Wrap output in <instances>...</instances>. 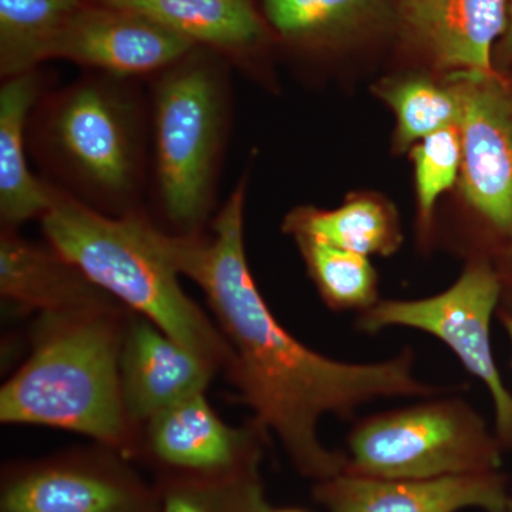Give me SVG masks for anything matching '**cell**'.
Here are the masks:
<instances>
[{
  "label": "cell",
  "instance_id": "cell-1",
  "mask_svg": "<svg viewBox=\"0 0 512 512\" xmlns=\"http://www.w3.org/2000/svg\"><path fill=\"white\" fill-rule=\"evenodd\" d=\"M248 171L210 224V234L174 235L160 228V245L178 275L204 292L231 360L225 372L254 413L262 433H272L292 466L309 480L338 476L346 454L319 439L326 414L350 419L363 404L386 397H429L444 392L417 379L414 353L404 348L379 363H346L320 355L293 338L275 318L249 269L244 241Z\"/></svg>",
  "mask_w": 512,
  "mask_h": 512
},
{
  "label": "cell",
  "instance_id": "cell-2",
  "mask_svg": "<svg viewBox=\"0 0 512 512\" xmlns=\"http://www.w3.org/2000/svg\"><path fill=\"white\" fill-rule=\"evenodd\" d=\"M42 180L109 217L147 214L151 111L144 80L87 72L42 94L28 121Z\"/></svg>",
  "mask_w": 512,
  "mask_h": 512
},
{
  "label": "cell",
  "instance_id": "cell-3",
  "mask_svg": "<svg viewBox=\"0 0 512 512\" xmlns=\"http://www.w3.org/2000/svg\"><path fill=\"white\" fill-rule=\"evenodd\" d=\"M133 313L116 305L40 315L29 359L0 390V421L73 431L134 460L140 431L120 386Z\"/></svg>",
  "mask_w": 512,
  "mask_h": 512
},
{
  "label": "cell",
  "instance_id": "cell-4",
  "mask_svg": "<svg viewBox=\"0 0 512 512\" xmlns=\"http://www.w3.org/2000/svg\"><path fill=\"white\" fill-rule=\"evenodd\" d=\"M39 221L47 244L94 285L217 369H227L228 343L181 288L150 215L109 217L52 187V204Z\"/></svg>",
  "mask_w": 512,
  "mask_h": 512
},
{
  "label": "cell",
  "instance_id": "cell-5",
  "mask_svg": "<svg viewBox=\"0 0 512 512\" xmlns=\"http://www.w3.org/2000/svg\"><path fill=\"white\" fill-rule=\"evenodd\" d=\"M231 67L218 53L194 47L146 80L150 194L170 234H202L214 218L232 126Z\"/></svg>",
  "mask_w": 512,
  "mask_h": 512
},
{
  "label": "cell",
  "instance_id": "cell-6",
  "mask_svg": "<svg viewBox=\"0 0 512 512\" xmlns=\"http://www.w3.org/2000/svg\"><path fill=\"white\" fill-rule=\"evenodd\" d=\"M345 473L387 480H437L500 471L503 447L477 410L440 397L357 421Z\"/></svg>",
  "mask_w": 512,
  "mask_h": 512
},
{
  "label": "cell",
  "instance_id": "cell-7",
  "mask_svg": "<svg viewBox=\"0 0 512 512\" xmlns=\"http://www.w3.org/2000/svg\"><path fill=\"white\" fill-rule=\"evenodd\" d=\"M501 301V284L493 262L476 256L447 291L414 301H379L359 313L356 328L377 333L404 326L430 333L453 350L461 365L487 387L494 403L495 436L512 450V393L498 370L490 326Z\"/></svg>",
  "mask_w": 512,
  "mask_h": 512
},
{
  "label": "cell",
  "instance_id": "cell-8",
  "mask_svg": "<svg viewBox=\"0 0 512 512\" xmlns=\"http://www.w3.org/2000/svg\"><path fill=\"white\" fill-rule=\"evenodd\" d=\"M0 512H160V494L128 458L96 444L3 466Z\"/></svg>",
  "mask_w": 512,
  "mask_h": 512
},
{
  "label": "cell",
  "instance_id": "cell-9",
  "mask_svg": "<svg viewBox=\"0 0 512 512\" xmlns=\"http://www.w3.org/2000/svg\"><path fill=\"white\" fill-rule=\"evenodd\" d=\"M461 99V173L471 211L494 238L512 244V80L493 72L446 74Z\"/></svg>",
  "mask_w": 512,
  "mask_h": 512
},
{
  "label": "cell",
  "instance_id": "cell-10",
  "mask_svg": "<svg viewBox=\"0 0 512 512\" xmlns=\"http://www.w3.org/2000/svg\"><path fill=\"white\" fill-rule=\"evenodd\" d=\"M266 436L254 421L232 427L204 393L188 397L148 420L137 454L157 480H218L259 470Z\"/></svg>",
  "mask_w": 512,
  "mask_h": 512
},
{
  "label": "cell",
  "instance_id": "cell-11",
  "mask_svg": "<svg viewBox=\"0 0 512 512\" xmlns=\"http://www.w3.org/2000/svg\"><path fill=\"white\" fill-rule=\"evenodd\" d=\"M194 47L141 13L87 0L64 30L55 60H67L86 72L146 82Z\"/></svg>",
  "mask_w": 512,
  "mask_h": 512
},
{
  "label": "cell",
  "instance_id": "cell-12",
  "mask_svg": "<svg viewBox=\"0 0 512 512\" xmlns=\"http://www.w3.org/2000/svg\"><path fill=\"white\" fill-rule=\"evenodd\" d=\"M312 493L328 512H504L511 497L501 471L437 480H387L343 471L316 481Z\"/></svg>",
  "mask_w": 512,
  "mask_h": 512
},
{
  "label": "cell",
  "instance_id": "cell-13",
  "mask_svg": "<svg viewBox=\"0 0 512 512\" xmlns=\"http://www.w3.org/2000/svg\"><path fill=\"white\" fill-rule=\"evenodd\" d=\"M510 0H393L403 35L446 74L493 72Z\"/></svg>",
  "mask_w": 512,
  "mask_h": 512
},
{
  "label": "cell",
  "instance_id": "cell-14",
  "mask_svg": "<svg viewBox=\"0 0 512 512\" xmlns=\"http://www.w3.org/2000/svg\"><path fill=\"white\" fill-rule=\"evenodd\" d=\"M217 367L133 313L120 353V386L128 420L138 431L148 420L204 393Z\"/></svg>",
  "mask_w": 512,
  "mask_h": 512
},
{
  "label": "cell",
  "instance_id": "cell-15",
  "mask_svg": "<svg viewBox=\"0 0 512 512\" xmlns=\"http://www.w3.org/2000/svg\"><path fill=\"white\" fill-rule=\"evenodd\" d=\"M0 295L40 315L121 305L52 245L29 241L15 228H0Z\"/></svg>",
  "mask_w": 512,
  "mask_h": 512
},
{
  "label": "cell",
  "instance_id": "cell-16",
  "mask_svg": "<svg viewBox=\"0 0 512 512\" xmlns=\"http://www.w3.org/2000/svg\"><path fill=\"white\" fill-rule=\"evenodd\" d=\"M156 20L192 45L224 57L232 67L254 70L268 40V25L252 0H93Z\"/></svg>",
  "mask_w": 512,
  "mask_h": 512
},
{
  "label": "cell",
  "instance_id": "cell-17",
  "mask_svg": "<svg viewBox=\"0 0 512 512\" xmlns=\"http://www.w3.org/2000/svg\"><path fill=\"white\" fill-rule=\"evenodd\" d=\"M47 90L42 70L2 80L0 86V224L19 229L40 220L52 204V187L29 167L28 121Z\"/></svg>",
  "mask_w": 512,
  "mask_h": 512
},
{
  "label": "cell",
  "instance_id": "cell-18",
  "mask_svg": "<svg viewBox=\"0 0 512 512\" xmlns=\"http://www.w3.org/2000/svg\"><path fill=\"white\" fill-rule=\"evenodd\" d=\"M282 231L292 238H316L365 256L393 255L403 242L399 217L375 195H352L336 210L298 207L286 215Z\"/></svg>",
  "mask_w": 512,
  "mask_h": 512
},
{
  "label": "cell",
  "instance_id": "cell-19",
  "mask_svg": "<svg viewBox=\"0 0 512 512\" xmlns=\"http://www.w3.org/2000/svg\"><path fill=\"white\" fill-rule=\"evenodd\" d=\"M393 0H262L266 25L298 49L326 50L375 22Z\"/></svg>",
  "mask_w": 512,
  "mask_h": 512
},
{
  "label": "cell",
  "instance_id": "cell-20",
  "mask_svg": "<svg viewBox=\"0 0 512 512\" xmlns=\"http://www.w3.org/2000/svg\"><path fill=\"white\" fill-rule=\"evenodd\" d=\"M87 0H0V77L55 60L64 30Z\"/></svg>",
  "mask_w": 512,
  "mask_h": 512
},
{
  "label": "cell",
  "instance_id": "cell-21",
  "mask_svg": "<svg viewBox=\"0 0 512 512\" xmlns=\"http://www.w3.org/2000/svg\"><path fill=\"white\" fill-rule=\"evenodd\" d=\"M375 93L396 116L397 150L412 148L423 138L460 123L461 99L447 80L440 83L420 74H406L382 80Z\"/></svg>",
  "mask_w": 512,
  "mask_h": 512
},
{
  "label": "cell",
  "instance_id": "cell-22",
  "mask_svg": "<svg viewBox=\"0 0 512 512\" xmlns=\"http://www.w3.org/2000/svg\"><path fill=\"white\" fill-rule=\"evenodd\" d=\"M295 239L320 298L333 311H367L379 299V282L369 256L316 238Z\"/></svg>",
  "mask_w": 512,
  "mask_h": 512
},
{
  "label": "cell",
  "instance_id": "cell-23",
  "mask_svg": "<svg viewBox=\"0 0 512 512\" xmlns=\"http://www.w3.org/2000/svg\"><path fill=\"white\" fill-rule=\"evenodd\" d=\"M160 512H268L258 471L218 480H157Z\"/></svg>",
  "mask_w": 512,
  "mask_h": 512
},
{
  "label": "cell",
  "instance_id": "cell-24",
  "mask_svg": "<svg viewBox=\"0 0 512 512\" xmlns=\"http://www.w3.org/2000/svg\"><path fill=\"white\" fill-rule=\"evenodd\" d=\"M410 156L414 165L420 228L430 234L437 201L460 180L463 150L458 127L444 128L423 138L410 148Z\"/></svg>",
  "mask_w": 512,
  "mask_h": 512
},
{
  "label": "cell",
  "instance_id": "cell-25",
  "mask_svg": "<svg viewBox=\"0 0 512 512\" xmlns=\"http://www.w3.org/2000/svg\"><path fill=\"white\" fill-rule=\"evenodd\" d=\"M490 259L501 284V301L497 313L512 316V244L498 249Z\"/></svg>",
  "mask_w": 512,
  "mask_h": 512
},
{
  "label": "cell",
  "instance_id": "cell-26",
  "mask_svg": "<svg viewBox=\"0 0 512 512\" xmlns=\"http://www.w3.org/2000/svg\"><path fill=\"white\" fill-rule=\"evenodd\" d=\"M494 67L497 72L505 76L512 72V0L508 3L507 28L495 47Z\"/></svg>",
  "mask_w": 512,
  "mask_h": 512
},
{
  "label": "cell",
  "instance_id": "cell-27",
  "mask_svg": "<svg viewBox=\"0 0 512 512\" xmlns=\"http://www.w3.org/2000/svg\"><path fill=\"white\" fill-rule=\"evenodd\" d=\"M498 319L503 323L505 332H507L508 338H510L511 342V350H512V316L504 315V313H497ZM511 366H512V355H511Z\"/></svg>",
  "mask_w": 512,
  "mask_h": 512
},
{
  "label": "cell",
  "instance_id": "cell-28",
  "mask_svg": "<svg viewBox=\"0 0 512 512\" xmlns=\"http://www.w3.org/2000/svg\"><path fill=\"white\" fill-rule=\"evenodd\" d=\"M268 512H309L301 508H271Z\"/></svg>",
  "mask_w": 512,
  "mask_h": 512
},
{
  "label": "cell",
  "instance_id": "cell-29",
  "mask_svg": "<svg viewBox=\"0 0 512 512\" xmlns=\"http://www.w3.org/2000/svg\"><path fill=\"white\" fill-rule=\"evenodd\" d=\"M504 512H512V495L510 497V500H508L507 508H505Z\"/></svg>",
  "mask_w": 512,
  "mask_h": 512
},
{
  "label": "cell",
  "instance_id": "cell-30",
  "mask_svg": "<svg viewBox=\"0 0 512 512\" xmlns=\"http://www.w3.org/2000/svg\"><path fill=\"white\" fill-rule=\"evenodd\" d=\"M508 77H510V79L512 80V72L508 74Z\"/></svg>",
  "mask_w": 512,
  "mask_h": 512
}]
</instances>
